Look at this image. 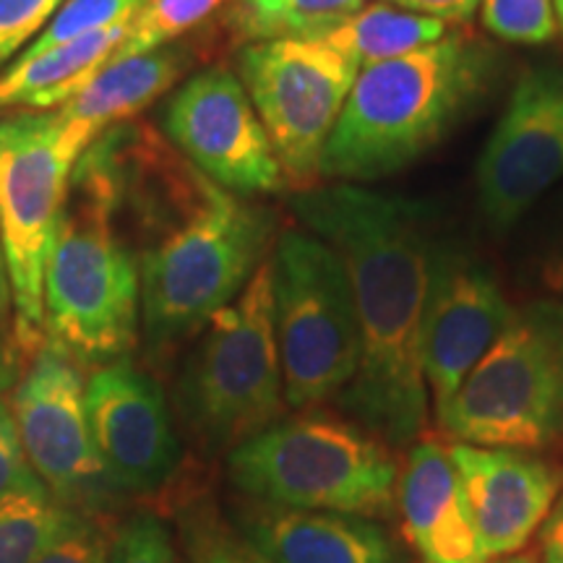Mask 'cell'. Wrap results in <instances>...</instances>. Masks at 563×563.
Instances as JSON below:
<instances>
[{
  "label": "cell",
  "mask_w": 563,
  "mask_h": 563,
  "mask_svg": "<svg viewBox=\"0 0 563 563\" xmlns=\"http://www.w3.org/2000/svg\"><path fill=\"white\" fill-rule=\"evenodd\" d=\"M188 63L191 53L175 42L159 51L112 60L55 112L70 133L95 144L112 125L129 121L173 89Z\"/></svg>",
  "instance_id": "obj_19"
},
{
  "label": "cell",
  "mask_w": 563,
  "mask_h": 563,
  "mask_svg": "<svg viewBox=\"0 0 563 563\" xmlns=\"http://www.w3.org/2000/svg\"><path fill=\"white\" fill-rule=\"evenodd\" d=\"M118 519L115 514L74 509L32 563H108Z\"/></svg>",
  "instance_id": "obj_27"
},
{
  "label": "cell",
  "mask_w": 563,
  "mask_h": 563,
  "mask_svg": "<svg viewBox=\"0 0 563 563\" xmlns=\"http://www.w3.org/2000/svg\"><path fill=\"white\" fill-rule=\"evenodd\" d=\"M368 0H235L232 26L249 42L316 40Z\"/></svg>",
  "instance_id": "obj_22"
},
{
  "label": "cell",
  "mask_w": 563,
  "mask_h": 563,
  "mask_svg": "<svg viewBox=\"0 0 563 563\" xmlns=\"http://www.w3.org/2000/svg\"><path fill=\"white\" fill-rule=\"evenodd\" d=\"M488 559L525 551L559 501L563 473L527 449L449 443Z\"/></svg>",
  "instance_id": "obj_16"
},
{
  "label": "cell",
  "mask_w": 563,
  "mask_h": 563,
  "mask_svg": "<svg viewBox=\"0 0 563 563\" xmlns=\"http://www.w3.org/2000/svg\"><path fill=\"white\" fill-rule=\"evenodd\" d=\"M95 452L121 498L157 496L183 467V443L165 391L131 355L91 371L84 389Z\"/></svg>",
  "instance_id": "obj_13"
},
{
  "label": "cell",
  "mask_w": 563,
  "mask_h": 563,
  "mask_svg": "<svg viewBox=\"0 0 563 563\" xmlns=\"http://www.w3.org/2000/svg\"><path fill=\"white\" fill-rule=\"evenodd\" d=\"M222 5L224 0H146L136 16L129 21L123 42L108 63L173 45L183 34L194 32L196 26L214 16Z\"/></svg>",
  "instance_id": "obj_25"
},
{
  "label": "cell",
  "mask_w": 563,
  "mask_h": 563,
  "mask_svg": "<svg viewBox=\"0 0 563 563\" xmlns=\"http://www.w3.org/2000/svg\"><path fill=\"white\" fill-rule=\"evenodd\" d=\"M501 53L467 34L357 74L321 157V178L368 183L426 157L490 95Z\"/></svg>",
  "instance_id": "obj_4"
},
{
  "label": "cell",
  "mask_w": 563,
  "mask_h": 563,
  "mask_svg": "<svg viewBox=\"0 0 563 563\" xmlns=\"http://www.w3.org/2000/svg\"><path fill=\"white\" fill-rule=\"evenodd\" d=\"M178 538L170 522L152 509L118 519L108 563H178Z\"/></svg>",
  "instance_id": "obj_29"
},
{
  "label": "cell",
  "mask_w": 563,
  "mask_h": 563,
  "mask_svg": "<svg viewBox=\"0 0 563 563\" xmlns=\"http://www.w3.org/2000/svg\"><path fill=\"white\" fill-rule=\"evenodd\" d=\"M19 357L13 347H9L3 340V334H0V397H3L5 391L11 389L13 384H16V376H19Z\"/></svg>",
  "instance_id": "obj_36"
},
{
  "label": "cell",
  "mask_w": 563,
  "mask_h": 563,
  "mask_svg": "<svg viewBox=\"0 0 563 563\" xmlns=\"http://www.w3.org/2000/svg\"><path fill=\"white\" fill-rule=\"evenodd\" d=\"M173 402L188 439L207 456H228L290 412L274 332L272 256L203 323Z\"/></svg>",
  "instance_id": "obj_6"
},
{
  "label": "cell",
  "mask_w": 563,
  "mask_h": 563,
  "mask_svg": "<svg viewBox=\"0 0 563 563\" xmlns=\"http://www.w3.org/2000/svg\"><path fill=\"white\" fill-rule=\"evenodd\" d=\"M563 178V68L530 66L514 81L496 129L477 159L483 220L509 232Z\"/></svg>",
  "instance_id": "obj_12"
},
{
  "label": "cell",
  "mask_w": 563,
  "mask_h": 563,
  "mask_svg": "<svg viewBox=\"0 0 563 563\" xmlns=\"http://www.w3.org/2000/svg\"><path fill=\"white\" fill-rule=\"evenodd\" d=\"M274 332L290 410L342 397L361 368V323L342 258L306 228L272 251Z\"/></svg>",
  "instance_id": "obj_9"
},
{
  "label": "cell",
  "mask_w": 563,
  "mask_h": 563,
  "mask_svg": "<svg viewBox=\"0 0 563 563\" xmlns=\"http://www.w3.org/2000/svg\"><path fill=\"white\" fill-rule=\"evenodd\" d=\"M483 26L514 45H548L559 32L553 0H481Z\"/></svg>",
  "instance_id": "obj_28"
},
{
  "label": "cell",
  "mask_w": 563,
  "mask_h": 563,
  "mask_svg": "<svg viewBox=\"0 0 563 563\" xmlns=\"http://www.w3.org/2000/svg\"><path fill=\"white\" fill-rule=\"evenodd\" d=\"M514 311L488 266L470 253L439 245L422 321V376L433 412L454 397L509 327Z\"/></svg>",
  "instance_id": "obj_15"
},
{
  "label": "cell",
  "mask_w": 563,
  "mask_h": 563,
  "mask_svg": "<svg viewBox=\"0 0 563 563\" xmlns=\"http://www.w3.org/2000/svg\"><path fill=\"white\" fill-rule=\"evenodd\" d=\"M146 0H66L51 24L42 30L21 55H40L66 42L89 37V34L129 24Z\"/></svg>",
  "instance_id": "obj_26"
},
{
  "label": "cell",
  "mask_w": 563,
  "mask_h": 563,
  "mask_svg": "<svg viewBox=\"0 0 563 563\" xmlns=\"http://www.w3.org/2000/svg\"><path fill=\"white\" fill-rule=\"evenodd\" d=\"M84 389L81 365L45 342L13 386L11 415L26 462L55 501L76 511L115 514L121 496L95 452Z\"/></svg>",
  "instance_id": "obj_11"
},
{
  "label": "cell",
  "mask_w": 563,
  "mask_h": 563,
  "mask_svg": "<svg viewBox=\"0 0 563 563\" xmlns=\"http://www.w3.org/2000/svg\"><path fill=\"white\" fill-rule=\"evenodd\" d=\"M68 506L47 488L19 490L0 498V563H32L47 540L66 525Z\"/></svg>",
  "instance_id": "obj_24"
},
{
  "label": "cell",
  "mask_w": 563,
  "mask_h": 563,
  "mask_svg": "<svg viewBox=\"0 0 563 563\" xmlns=\"http://www.w3.org/2000/svg\"><path fill=\"white\" fill-rule=\"evenodd\" d=\"M63 3L66 0H0V70L32 45Z\"/></svg>",
  "instance_id": "obj_30"
},
{
  "label": "cell",
  "mask_w": 563,
  "mask_h": 563,
  "mask_svg": "<svg viewBox=\"0 0 563 563\" xmlns=\"http://www.w3.org/2000/svg\"><path fill=\"white\" fill-rule=\"evenodd\" d=\"M125 26L66 42L40 55H19L0 70V108L58 110L95 79L123 42Z\"/></svg>",
  "instance_id": "obj_20"
},
{
  "label": "cell",
  "mask_w": 563,
  "mask_h": 563,
  "mask_svg": "<svg viewBox=\"0 0 563 563\" xmlns=\"http://www.w3.org/2000/svg\"><path fill=\"white\" fill-rule=\"evenodd\" d=\"M224 460L232 488L251 501L368 519L397 509L394 449L357 420L319 407L285 415Z\"/></svg>",
  "instance_id": "obj_5"
},
{
  "label": "cell",
  "mask_w": 563,
  "mask_h": 563,
  "mask_svg": "<svg viewBox=\"0 0 563 563\" xmlns=\"http://www.w3.org/2000/svg\"><path fill=\"white\" fill-rule=\"evenodd\" d=\"M91 144L58 112H19L0 121V238L13 298L11 347L30 363L45 344V262L68 180Z\"/></svg>",
  "instance_id": "obj_8"
},
{
  "label": "cell",
  "mask_w": 563,
  "mask_h": 563,
  "mask_svg": "<svg viewBox=\"0 0 563 563\" xmlns=\"http://www.w3.org/2000/svg\"><path fill=\"white\" fill-rule=\"evenodd\" d=\"M292 214L342 258L361 323V368L342 405L389 446L426 433L422 321L431 295L435 241L420 203L336 183L292 194Z\"/></svg>",
  "instance_id": "obj_1"
},
{
  "label": "cell",
  "mask_w": 563,
  "mask_h": 563,
  "mask_svg": "<svg viewBox=\"0 0 563 563\" xmlns=\"http://www.w3.org/2000/svg\"><path fill=\"white\" fill-rule=\"evenodd\" d=\"M402 532L422 563H488L462 477L441 441H415L397 481Z\"/></svg>",
  "instance_id": "obj_18"
},
{
  "label": "cell",
  "mask_w": 563,
  "mask_h": 563,
  "mask_svg": "<svg viewBox=\"0 0 563 563\" xmlns=\"http://www.w3.org/2000/svg\"><path fill=\"white\" fill-rule=\"evenodd\" d=\"M540 282L553 300H563V245L555 249L540 266Z\"/></svg>",
  "instance_id": "obj_35"
},
{
  "label": "cell",
  "mask_w": 563,
  "mask_h": 563,
  "mask_svg": "<svg viewBox=\"0 0 563 563\" xmlns=\"http://www.w3.org/2000/svg\"><path fill=\"white\" fill-rule=\"evenodd\" d=\"M175 534L186 563H266L220 506L201 493H180L175 504Z\"/></svg>",
  "instance_id": "obj_23"
},
{
  "label": "cell",
  "mask_w": 563,
  "mask_h": 563,
  "mask_svg": "<svg viewBox=\"0 0 563 563\" xmlns=\"http://www.w3.org/2000/svg\"><path fill=\"white\" fill-rule=\"evenodd\" d=\"M389 3L420 16L439 19L443 24H464L481 9V0H389Z\"/></svg>",
  "instance_id": "obj_32"
},
{
  "label": "cell",
  "mask_w": 563,
  "mask_h": 563,
  "mask_svg": "<svg viewBox=\"0 0 563 563\" xmlns=\"http://www.w3.org/2000/svg\"><path fill=\"white\" fill-rule=\"evenodd\" d=\"M540 563H563V496L548 514V519L540 527Z\"/></svg>",
  "instance_id": "obj_33"
},
{
  "label": "cell",
  "mask_w": 563,
  "mask_h": 563,
  "mask_svg": "<svg viewBox=\"0 0 563 563\" xmlns=\"http://www.w3.org/2000/svg\"><path fill=\"white\" fill-rule=\"evenodd\" d=\"M141 332L152 355L201 332L272 256L277 217L170 157L139 183Z\"/></svg>",
  "instance_id": "obj_2"
},
{
  "label": "cell",
  "mask_w": 563,
  "mask_h": 563,
  "mask_svg": "<svg viewBox=\"0 0 563 563\" xmlns=\"http://www.w3.org/2000/svg\"><path fill=\"white\" fill-rule=\"evenodd\" d=\"M361 68L319 40L249 42L238 76L269 133L285 180L321 178V157Z\"/></svg>",
  "instance_id": "obj_10"
},
{
  "label": "cell",
  "mask_w": 563,
  "mask_h": 563,
  "mask_svg": "<svg viewBox=\"0 0 563 563\" xmlns=\"http://www.w3.org/2000/svg\"><path fill=\"white\" fill-rule=\"evenodd\" d=\"M0 334H13V298H11V279L9 264H5L3 238H0Z\"/></svg>",
  "instance_id": "obj_34"
},
{
  "label": "cell",
  "mask_w": 563,
  "mask_h": 563,
  "mask_svg": "<svg viewBox=\"0 0 563 563\" xmlns=\"http://www.w3.org/2000/svg\"><path fill=\"white\" fill-rule=\"evenodd\" d=\"M118 136L97 139L76 162L45 262V342L81 368L131 355L141 334V274L118 214L125 167Z\"/></svg>",
  "instance_id": "obj_3"
},
{
  "label": "cell",
  "mask_w": 563,
  "mask_h": 563,
  "mask_svg": "<svg viewBox=\"0 0 563 563\" xmlns=\"http://www.w3.org/2000/svg\"><path fill=\"white\" fill-rule=\"evenodd\" d=\"M230 522L266 563H405L391 534L355 514L243 498Z\"/></svg>",
  "instance_id": "obj_17"
},
{
  "label": "cell",
  "mask_w": 563,
  "mask_h": 563,
  "mask_svg": "<svg viewBox=\"0 0 563 563\" xmlns=\"http://www.w3.org/2000/svg\"><path fill=\"white\" fill-rule=\"evenodd\" d=\"M435 426L475 446L540 452L563 439V300L517 308Z\"/></svg>",
  "instance_id": "obj_7"
},
{
  "label": "cell",
  "mask_w": 563,
  "mask_h": 563,
  "mask_svg": "<svg viewBox=\"0 0 563 563\" xmlns=\"http://www.w3.org/2000/svg\"><path fill=\"white\" fill-rule=\"evenodd\" d=\"M32 488H45V485L34 475L32 464L26 462L11 405L0 397V498Z\"/></svg>",
  "instance_id": "obj_31"
},
{
  "label": "cell",
  "mask_w": 563,
  "mask_h": 563,
  "mask_svg": "<svg viewBox=\"0 0 563 563\" xmlns=\"http://www.w3.org/2000/svg\"><path fill=\"white\" fill-rule=\"evenodd\" d=\"M555 5V21H559V30L563 34V0H553Z\"/></svg>",
  "instance_id": "obj_38"
},
{
  "label": "cell",
  "mask_w": 563,
  "mask_h": 563,
  "mask_svg": "<svg viewBox=\"0 0 563 563\" xmlns=\"http://www.w3.org/2000/svg\"><path fill=\"white\" fill-rule=\"evenodd\" d=\"M488 563H540V553L538 548H525V551L501 555V559H490Z\"/></svg>",
  "instance_id": "obj_37"
},
{
  "label": "cell",
  "mask_w": 563,
  "mask_h": 563,
  "mask_svg": "<svg viewBox=\"0 0 563 563\" xmlns=\"http://www.w3.org/2000/svg\"><path fill=\"white\" fill-rule=\"evenodd\" d=\"M446 34L449 24L439 19L420 16V13L405 11L391 3H365L361 11H355L342 24L332 26L316 40L363 70L433 45Z\"/></svg>",
  "instance_id": "obj_21"
},
{
  "label": "cell",
  "mask_w": 563,
  "mask_h": 563,
  "mask_svg": "<svg viewBox=\"0 0 563 563\" xmlns=\"http://www.w3.org/2000/svg\"><path fill=\"white\" fill-rule=\"evenodd\" d=\"M165 131L196 170L238 196L277 194L285 173L241 76L203 68L175 91Z\"/></svg>",
  "instance_id": "obj_14"
}]
</instances>
